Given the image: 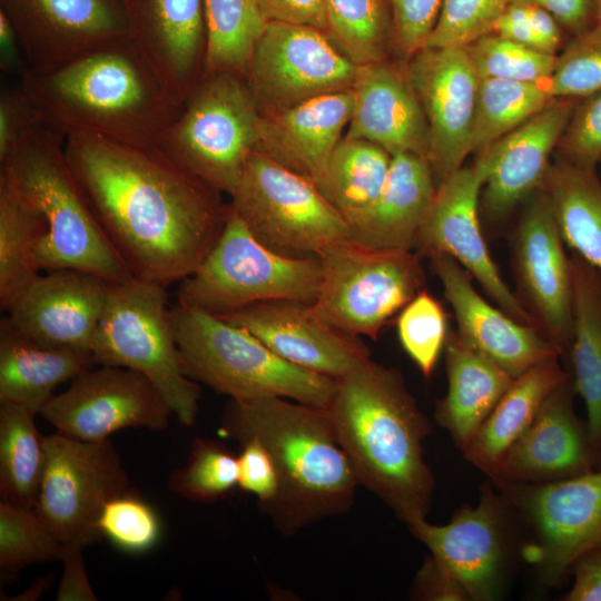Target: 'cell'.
<instances>
[{"label":"cell","instance_id":"6da1fadb","mask_svg":"<svg viewBox=\"0 0 601 601\" xmlns=\"http://www.w3.org/2000/svg\"><path fill=\"white\" fill-rule=\"evenodd\" d=\"M63 149L97 223L135 277L165 287L181 282L218 242L229 205L158 148L73 135Z\"/></svg>","mask_w":601,"mask_h":601},{"label":"cell","instance_id":"7a4b0ae2","mask_svg":"<svg viewBox=\"0 0 601 601\" xmlns=\"http://www.w3.org/2000/svg\"><path fill=\"white\" fill-rule=\"evenodd\" d=\"M18 83L40 124L63 139L95 135L157 148L184 108L129 38L49 71L26 70Z\"/></svg>","mask_w":601,"mask_h":601},{"label":"cell","instance_id":"3957f363","mask_svg":"<svg viewBox=\"0 0 601 601\" xmlns=\"http://www.w3.org/2000/svg\"><path fill=\"white\" fill-rule=\"evenodd\" d=\"M326 411L359 484L406 524L426 519L435 489L423 456L431 424L401 373L366 359L336 378Z\"/></svg>","mask_w":601,"mask_h":601},{"label":"cell","instance_id":"277c9868","mask_svg":"<svg viewBox=\"0 0 601 601\" xmlns=\"http://www.w3.org/2000/svg\"><path fill=\"white\" fill-rule=\"evenodd\" d=\"M218 432L256 439L270 454L278 492L263 510L284 534L352 508L359 482L326 408L273 395L229 398Z\"/></svg>","mask_w":601,"mask_h":601},{"label":"cell","instance_id":"5b68a950","mask_svg":"<svg viewBox=\"0 0 601 601\" xmlns=\"http://www.w3.org/2000/svg\"><path fill=\"white\" fill-rule=\"evenodd\" d=\"M0 175L46 221L37 255L41 270L78 269L108 283L134 277L91 213L66 159L63 138L39 126L0 160Z\"/></svg>","mask_w":601,"mask_h":601},{"label":"cell","instance_id":"8992f818","mask_svg":"<svg viewBox=\"0 0 601 601\" xmlns=\"http://www.w3.org/2000/svg\"><path fill=\"white\" fill-rule=\"evenodd\" d=\"M168 317L183 370L196 383L235 400L273 395L329 405L335 378L285 361L248 331L178 303Z\"/></svg>","mask_w":601,"mask_h":601},{"label":"cell","instance_id":"52a82bcc","mask_svg":"<svg viewBox=\"0 0 601 601\" xmlns=\"http://www.w3.org/2000/svg\"><path fill=\"white\" fill-rule=\"evenodd\" d=\"M166 287L131 277L109 283L91 354L95 364L126 367L145 375L185 426L195 423L199 386L181 366L170 326Z\"/></svg>","mask_w":601,"mask_h":601},{"label":"cell","instance_id":"ba28073f","mask_svg":"<svg viewBox=\"0 0 601 601\" xmlns=\"http://www.w3.org/2000/svg\"><path fill=\"white\" fill-rule=\"evenodd\" d=\"M262 118L246 77L206 75L157 148L214 190L230 196L256 150Z\"/></svg>","mask_w":601,"mask_h":601},{"label":"cell","instance_id":"9c48e42d","mask_svg":"<svg viewBox=\"0 0 601 601\" xmlns=\"http://www.w3.org/2000/svg\"><path fill=\"white\" fill-rule=\"evenodd\" d=\"M322 277L318 257H289L269 249L230 209L216 245L180 282L177 300L215 316L269 300L312 304Z\"/></svg>","mask_w":601,"mask_h":601},{"label":"cell","instance_id":"30bf717a","mask_svg":"<svg viewBox=\"0 0 601 601\" xmlns=\"http://www.w3.org/2000/svg\"><path fill=\"white\" fill-rule=\"evenodd\" d=\"M323 277L314 314L355 337L377 339L392 317L424 288L421 255L412 249H381L347 239L318 256Z\"/></svg>","mask_w":601,"mask_h":601},{"label":"cell","instance_id":"8fae6325","mask_svg":"<svg viewBox=\"0 0 601 601\" xmlns=\"http://www.w3.org/2000/svg\"><path fill=\"white\" fill-rule=\"evenodd\" d=\"M230 197L252 235L280 255L317 257L352 239L349 224L317 185L256 150Z\"/></svg>","mask_w":601,"mask_h":601},{"label":"cell","instance_id":"7c38bea8","mask_svg":"<svg viewBox=\"0 0 601 601\" xmlns=\"http://www.w3.org/2000/svg\"><path fill=\"white\" fill-rule=\"evenodd\" d=\"M533 534L523 550L544 587H558L583 554L601 549V465L545 483L495 482Z\"/></svg>","mask_w":601,"mask_h":601},{"label":"cell","instance_id":"4fadbf2b","mask_svg":"<svg viewBox=\"0 0 601 601\" xmlns=\"http://www.w3.org/2000/svg\"><path fill=\"white\" fill-rule=\"evenodd\" d=\"M46 467L35 508L66 546L85 549L102 539L105 504L130 490L120 455L109 439L81 441L60 432L45 436Z\"/></svg>","mask_w":601,"mask_h":601},{"label":"cell","instance_id":"5bb4252c","mask_svg":"<svg viewBox=\"0 0 601 601\" xmlns=\"http://www.w3.org/2000/svg\"><path fill=\"white\" fill-rule=\"evenodd\" d=\"M361 66L316 27L268 21L246 79L263 112L353 88Z\"/></svg>","mask_w":601,"mask_h":601},{"label":"cell","instance_id":"9a60e30c","mask_svg":"<svg viewBox=\"0 0 601 601\" xmlns=\"http://www.w3.org/2000/svg\"><path fill=\"white\" fill-rule=\"evenodd\" d=\"M484 180L485 166L477 157L473 165L462 166L441 181L414 250L428 258L437 254L454 258L497 307L520 323L539 328L502 278L485 243L479 216Z\"/></svg>","mask_w":601,"mask_h":601},{"label":"cell","instance_id":"2e32d148","mask_svg":"<svg viewBox=\"0 0 601 601\" xmlns=\"http://www.w3.org/2000/svg\"><path fill=\"white\" fill-rule=\"evenodd\" d=\"M39 414L62 434L81 441H102L128 427L162 431L173 412L141 373L101 365L76 376Z\"/></svg>","mask_w":601,"mask_h":601},{"label":"cell","instance_id":"e0dca14e","mask_svg":"<svg viewBox=\"0 0 601 601\" xmlns=\"http://www.w3.org/2000/svg\"><path fill=\"white\" fill-rule=\"evenodd\" d=\"M542 188L524 201L512 236L514 276L521 300L565 361L572 338L570 256Z\"/></svg>","mask_w":601,"mask_h":601},{"label":"cell","instance_id":"ac0fdd59","mask_svg":"<svg viewBox=\"0 0 601 601\" xmlns=\"http://www.w3.org/2000/svg\"><path fill=\"white\" fill-rule=\"evenodd\" d=\"M404 69L427 120V160L439 185L472 151L479 75L466 49L453 47H425Z\"/></svg>","mask_w":601,"mask_h":601},{"label":"cell","instance_id":"d6986e66","mask_svg":"<svg viewBox=\"0 0 601 601\" xmlns=\"http://www.w3.org/2000/svg\"><path fill=\"white\" fill-rule=\"evenodd\" d=\"M18 35L27 70L45 72L129 38L122 4L114 0H1Z\"/></svg>","mask_w":601,"mask_h":601},{"label":"cell","instance_id":"ffe728a7","mask_svg":"<svg viewBox=\"0 0 601 601\" xmlns=\"http://www.w3.org/2000/svg\"><path fill=\"white\" fill-rule=\"evenodd\" d=\"M506 503L484 489L479 503L462 506L451 521L437 525L420 519L411 533L461 582L471 601L500 597L508 564Z\"/></svg>","mask_w":601,"mask_h":601},{"label":"cell","instance_id":"44dd1931","mask_svg":"<svg viewBox=\"0 0 601 601\" xmlns=\"http://www.w3.org/2000/svg\"><path fill=\"white\" fill-rule=\"evenodd\" d=\"M575 395L569 373L505 453L491 477L494 483H545L578 476L601 465L587 421L574 412Z\"/></svg>","mask_w":601,"mask_h":601},{"label":"cell","instance_id":"7402d4cb","mask_svg":"<svg viewBox=\"0 0 601 601\" xmlns=\"http://www.w3.org/2000/svg\"><path fill=\"white\" fill-rule=\"evenodd\" d=\"M218 317L248 331L285 361L335 380L371 358L359 337L325 323L311 304L269 300Z\"/></svg>","mask_w":601,"mask_h":601},{"label":"cell","instance_id":"603a6c76","mask_svg":"<svg viewBox=\"0 0 601 601\" xmlns=\"http://www.w3.org/2000/svg\"><path fill=\"white\" fill-rule=\"evenodd\" d=\"M450 303L459 337L473 351L518 377L535 364L561 354L535 326L525 325L477 293L471 275L452 257H430Z\"/></svg>","mask_w":601,"mask_h":601},{"label":"cell","instance_id":"cb8c5ba5","mask_svg":"<svg viewBox=\"0 0 601 601\" xmlns=\"http://www.w3.org/2000/svg\"><path fill=\"white\" fill-rule=\"evenodd\" d=\"M129 39L171 96L185 105L204 76V0H125Z\"/></svg>","mask_w":601,"mask_h":601},{"label":"cell","instance_id":"d4e9b609","mask_svg":"<svg viewBox=\"0 0 601 601\" xmlns=\"http://www.w3.org/2000/svg\"><path fill=\"white\" fill-rule=\"evenodd\" d=\"M578 101L555 98L479 152L485 166L482 205L491 220L504 218L540 188Z\"/></svg>","mask_w":601,"mask_h":601},{"label":"cell","instance_id":"484cf974","mask_svg":"<svg viewBox=\"0 0 601 601\" xmlns=\"http://www.w3.org/2000/svg\"><path fill=\"white\" fill-rule=\"evenodd\" d=\"M109 283L78 269L40 275L9 308L12 325L36 343L91 352Z\"/></svg>","mask_w":601,"mask_h":601},{"label":"cell","instance_id":"4316f807","mask_svg":"<svg viewBox=\"0 0 601 601\" xmlns=\"http://www.w3.org/2000/svg\"><path fill=\"white\" fill-rule=\"evenodd\" d=\"M352 108L351 88L263 112L256 151L306 177L323 191L329 158L348 126Z\"/></svg>","mask_w":601,"mask_h":601},{"label":"cell","instance_id":"83f0119b","mask_svg":"<svg viewBox=\"0 0 601 601\" xmlns=\"http://www.w3.org/2000/svg\"><path fill=\"white\" fill-rule=\"evenodd\" d=\"M352 90L345 137L371 141L391 156L411 152L427 159L428 125L405 69L388 60L361 66Z\"/></svg>","mask_w":601,"mask_h":601},{"label":"cell","instance_id":"f1b7e54d","mask_svg":"<svg viewBox=\"0 0 601 601\" xmlns=\"http://www.w3.org/2000/svg\"><path fill=\"white\" fill-rule=\"evenodd\" d=\"M436 189L425 157L393 155L385 185L374 205L351 228L352 239L371 248L414 250Z\"/></svg>","mask_w":601,"mask_h":601},{"label":"cell","instance_id":"f546056e","mask_svg":"<svg viewBox=\"0 0 601 601\" xmlns=\"http://www.w3.org/2000/svg\"><path fill=\"white\" fill-rule=\"evenodd\" d=\"M93 364L89 351L40 345L18 331L8 316L0 321V402L38 414L58 385Z\"/></svg>","mask_w":601,"mask_h":601},{"label":"cell","instance_id":"4dcf8cb0","mask_svg":"<svg viewBox=\"0 0 601 601\" xmlns=\"http://www.w3.org/2000/svg\"><path fill=\"white\" fill-rule=\"evenodd\" d=\"M446 395L434 416L461 452L511 386L514 377L450 331L445 347Z\"/></svg>","mask_w":601,"mask_h":601},{"label":"cell","instance_id":"1f68e13d","mask_svg":"<svg viewBox=\"0 0 601 601\" xmlns=\"http://www.w3.org/2000/svg\"><path fill=\"white\" fill-rule=\"evenodd\" d=\"M560 358L551 356L515 377L462 451L490 479L509 449L533 423L548 396L569 375Z\"/></svg>","mask_w":601,"mask_h":601},{"label":"cell","instance_id":"d6a6232c","mask_svg":"<svg viewBox=\"0 0 601 601\" xmlns=\"http://www.w3.org/2000/svg\"><path fill=\"white\" fill-rule=\"evenodd\" d=\"M572 338L565 362L601 462V275L571 253Z\"/></svg>","mask_w":601,"mask_h":601},{"label":"cell","instance_id":"836d02e7","mask_svg":"<svg viewBox=\"0 0 601 601\" xmlns=\"http://www.w3.org/2000/svg\"><path fill=\"white\" fill-rule=\"evenodd\" d=\"M540 188L550 200L565 245L601 275V179L595 169L560 156L550 164Z\"/></svg>","mask_w":601,"mask_h":601},{"label":"cell","instance_id":"e575fe53","mask_svg":"<svg viewBox=\"0 0 601 601\" xmlns=\"http://www.w3.org/2000/svg\"><path fill=\"white\" fill-rule=\"evenodd\" d=\"M47 225L38 210L0 175V306L8 312L41 275L38 249Z\"/></svg>","mask_w":601,"mask_h":601},{"label":"cell","instance_id":"d590c367","mask_svg":"<svg viewBox=\"0 0 601 601\" xmlns=\"http://www.w3.org/2000/svg\"><path fill=\"white\" fill-rule=\"evenodd\" d=\"M392 156L382 147L356 138L343 137L333 151L323 193L338 209L351 228L378 198L391 167Z\"/></svg>","mask_w":601,"mask_h":601},{"label":"cell","instance_id":"8d00e7d4","mask_svg":"<svg viewBox=\"0 0 601 601\" xmlns=\"http://www.w3.org/2000/svg\"><path fill=\"white\" fill-rule=\"evenodd\" d=\"M27 407L0 402V497L35 509L46 467V446Z\"/></svg>","mask_w":601,"mask_h":601},{"label":"cell","instance_id":"74e56055","mask_svg":"<svg viewBox=\"0 0 601 601\" xmlns=\"http://www.w3.org/2000/svg\"><path fill=\"white\" fill-rule=\"evenodd\" d=\"M204 4L207 32L204 76L231 72L246 77L254 48L268 22L258 1L204 0Z\"/></svg>","mask_w":601,"mask_h":601},{"label":"cell","instance_id":"f35d334b","mask_svg":"<svg viewBox=\"0 0 601 601\" xmlns=\"http://www.w3.org/2000/svg\"><path fill=\"white\" fill-rule=\"evenodd\" d=\"M327 33L358 66L388 60L395 46L391 0H324Z\"/></svg>","mask_w":601,"mask_h":601},{"label":"cell","instance_id":"ab89813d","mask_svg":"<svg viewBox=\"0 0 601 601\" xmlns=\"http://www.w3.org/2000/svg\"><path fill=\"white\" fill-rule=\"evenodd\" d=\"M553 98L546 82L479 77L472 151L481 152L546 107Z\"/></svg>","mask_w":601,"mask_h":601},{"label":"cell","instance_id":"60d3db41","mask_svg":"<svg viewBox=\"0 0 601 601\" xmlns=\"http://www.w3.org/2000/svg\"><path fill=\"white\" fill-rule=\"evenodd\" d=\"M63 544L43 524L35 509L0 501V572L4 581L24 568L61 560Z\"/></svg>","mask_w":601,"mask_h":601},{"label":"cell","instance_id":"b9f144b4","mask_svg":"<svg viewBox=\"0 0 601 601\" xmlns=\"http://www.w3.org/2000/svg\"><path fill=\"white\" fill-rule=\"evenodd\" d=\"M238 485V462L223 443L195 437L186 464L171 472L168 486L178 495L210 503Z\"/></svg>","mask_w":601,"mask_h":601},{"label":"cell","instance_id":"7bdbcfd3","mask_svg":"<svg viewBox=\"0 0 601 601\" xmlns=\"http://www.w3.org/2000/svg\"><path fill=\"white\" fill-rule=\"evenodd\" d=\"M396 329L402 347L428 378L450 333L442 304L423 288L397 314Z\"/></svg>","mask_w":601,"mask_h":601},{"label":"cell","instance_id":"ee69618b","mask_svg":"<svg viewBox=\"0 0 601 601\" xmlns=\"http://www.w3.org/2000/svg\"><path fill=\"white\" fill-rule=\"evenodd\" d=\"M479 77L519 82H546L556 55L528 48L494 32L484 35L465 47Z\"/></svg>","mask_w":601,"mask_h":601},{"label":"cell","instance_id":"f6af8a7d","mask_svg":"<svg viewBox=\"0 0 601 601\" xmlns=\"http://www.w3.org/2000/svg\"><path fill=\"white\" fill-rule=\"evenodd\" d=\"M553 98L581 99L601 89V23L573 36L546 81Z\"/></svg>","mask_w":601,"mask_h":601},{"label":"cell","instance_id":"bcb514c9","mask_svg":"<svg viewBox=\"0 0 601 601\" xmlns=\"http://www.w3.org/2000/svg\"><path fill=\"white\" fill-rule=\"evenodd\" d=\"M98 526L102 538L127 552L147 551L160 535L156 512L132 489L105 504Z\"/></svg>","mask_w":601,"mask_h":601},{"label":"cell","instance_id":"7dc6e473","mask_svg":"<svg viewBox=\"0 0 601 601\" xmlns=\"http://www.w3.org/2000/svg\"><path fill=\"white\" fill-rule=\"evenodd\" d=\"M512 0H444L437 22L425 47L465 48L493 32Z\"/></svg>","mask_w":601,"mask_h":601},{"label":"cell","instance_id":"c3c4849f","mask_svg":"<svg viewBox=\"0 0 601 601\" xmlns=\"http://www.w3.org/2000/svg\"><path fill=\"white\" fill-rule=\"evenodd\" d=\"M558 147L564 159L595 169L601 161V89L577 102Z\"/></svg>","mask_w":601,"mask_h":601},{"label":"cell","instance_id":"681fc988","mask_svg":"<svg viewBox=\"0 0 601 601\" xmlns=\"http://www.w3.org/2000/svg\"><path fill=\"white\" fill-rule=\"evenodd\" d=\"M444 0H391L395 46L410 58L425 48Z\"/></svg>","mask_w":601,"mask_h":601},{"label":"cell","instance_id":"f907efd6","mask_svg":"<svg viewBox=\"0 0 601 601\" xmlns=\"http://www.w3.org/2000/svg\"><path fill=\"white\" fill-rule=\"evenodd\" d=\"M237 456L238 486L254 494L260 509L270 504L278 492V475L274 461L265 446L256 439L240 443Z\"/></svg>","mask_w":601,"mask_h":601},{"label":"cell","instance_id":"816d5d0a","mask_svg":"<svg viewBox=\"0 0 601 601\" xmlns=\"http://www.w3.org/2000/svg\"><path fill=\"white\" fill-rule=\"evenodd\" d=\"M42 126L19 83L3 87L0 93V160Z\"/></svg>","mask_w":601,"mask_h":601},{"label":"cell","instance_id":"f5cc1de1","mask_svg":"<svg viewBox=\"0 0 601 601\" xmlns=\"http://www.w3.org/2000/svg\"><path fill=\"white\" fill-rule=\"evenodd\" d=\"M413 591L420 600L471 601L455 575L432 555L426 558L418 570Z\"/></svg>","mask_w":601,"mask_h":601},{"label":"cell","instance_id":"db71d44e","mask_svg":"<svg viewBox=\"0 0 601 601\" xmlns=\"http://www.w3.org/2000/svg\"><path fill=\"white\" fill-rule=\"evenodd\" d=\"M267 21L307 24L327 32L324 0H257Z\"/></svg>","mask_w":601,"mask_h":601},{"label":"cell","instance_id":"11a10c76","mask_svg":"<svg viewBox=\"0 0 601 601\" xmlns=\"http://www.w3.org/2000/svg\"><path fill=\"white\" fill-rule=\"evenodd\" d=\"M60 561L63 564L62 577L57 591L58 601H96V594L89 583L81 548L63 545Z\"/></svg>","mask_w":601,"mask_h":601},{"label":"cell","instance_id":"9f6ffc18","mask_svg":"<svg viewBox=\"0 0 601 601\" xmlns=\"http://www.w3.org/2000/svg\"><path fill=\"white\" fill-rule=\"evenodd\" d=\"M571 589L563 595L565 601H601V549L580 556L571 569Z\"/></svg>","mask_w":601,"mask_h":601},{"label":"cell","instance_id":"6f0895ef","mask_svg":"<svg viewBox=\"0 0 601 601\" xmlns=\"http://www.w3.org/2000/svg\"><path fill=\"white\" fill-rule=\"evenodd\" d=\"M536 4L550 12L573 36L599 22L595 0H539Z\"/></svg>","mask_w":601,"mask_h":601},{"label":"cell","instance_id":"680465c9","mask_svg":"<svg viewBox=\"0 0 601 601\" xmlns=\"http://www.w3.org/2000/svg\"><path fill=\"white\" fill-rule=\"evenodd\" d=\"M493 32L505 39L543 52L542 45L528 18L524 3H510L495 22Z\"/></svg>","mask_w":601,"mask_h":601},{"label":"cell","instance_id":"91938a15","mask_svg":"<svg viewBox=\"0 0 601 601\" xmlns=\"http://www.w3.org/2000/svg\"><path fill=\"white\" fill-rule=\"evenodd\" d=\"M0 68L4 72H16L18 77L28 69L16 29L2 10L0 11Z\"/></svg>","mask_w":601,"mask_h":601},{"label":"cell","instance_id":"94428289","mask_svg":"<svg viewBox=\"0 0 601 601\" xmlns=\"http://www.w3.org/2000/svg\"><path fill=\"white\" fill-rule=\"evenodd\" d=\"M524 4L532 29L542 45L543 52L555 55L562 41L558 21L542 7L531 3Z\"/></svg>","mask_w":601,"mask_h":601},{"label":"cell","instance_id":"6125c7cd","mask_svg":"<svg viewBox=\"0 0 601 601\" xmlns=\"http://www.w3.org/2000/svg\"><path fill=\"white\" fill-rule=\"evenodd\" d=\"M52 581L51 577L42 578L32 585V589L27 590L23 594L19 595V600H35L42 594V592L50 585Z\"/></svg>","mask_w":601,"mask_h":601},{"label":"cell","instance_id":"be15d7a7","mask_svg":"<svg viewBox=\"0 0 601 601\" xmlns=\"http://www.w3.org/2000/svg\"><path fill=\"white\" fill-rule=\"evenodd\" d=\"M539 2V0H512L511 3H531V4H536Z\"/></svg>","mask_w":601,"mask_h":601},{"label":"cell","instance_id":"e7e4bbea","mask_svg":"<svg viewBox=\"0 0 601 601\" xmlns=\"http://www.w3.org/2000/svg\"><path fill=\"white\" fill-rule=\"evenodd\" d=\"M598 21L601 23V0H595Z\"/></svg>","mask_w":601,"mask_h":601}]
</instances>
